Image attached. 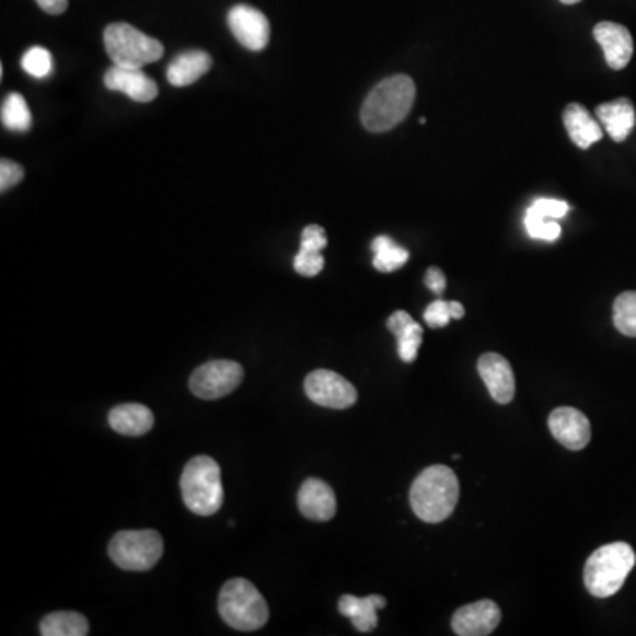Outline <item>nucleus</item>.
<instances>
[{"instance_id":"11","label":"nucleus","mask_w":636,"mask_h":636,"mask_svg":"<svg viewBox=\"0 0 636 636\" xmlns=\"http://www.w3.org/2000/svg\"><path fill=\"white\" fill-rule=\"evenodd\" d=\"M500 617L499 604L492 600H481L458 609L451 626L460 636H486L499 626Z\"/></svg>"},{"instance_id":"37","label":"nucleus","mask_w":636,"mask_h":636,"mask_svg":"<svg viewBox=\"0 0 636 636\" xmlns=\"http://www.w3.org/2000/svg\"><path fill=\"white\" fill-rule=\"evenodd\" d=\"M560 2H563V4H566V5H573V4H578V2H581V0H560Z\"/></svg>"},{"instance_id":"25","label":"nucleus","mask_w":636,"mask_h":636,"mask_svg":"<svg viewBox=\"0 0 636 636\" xmlns=\"http://www.w3.org/2000/svg\"><path fill=\"white\" fill-rule=\"evenodd\" d=\"M2 124L11 131H28L33 126V114L28 111L27 101L19 92L5 97L2 105Z\"/></svg>"},{"instance_id":"5","label":"nucleus","mask_w":636,"mask_h":636,"mask_svg":"<svg viewBox=\"0 0 636 636\" xmlns=\"http://www.w3.org/2000/svg\"><path fill=\"white\" fill-rule=\"evenodd\" d=\"M221 618L239 632H255L269 621V606L257 587L244 578L224 583L218 598Z\"/></svg>"},{"instance_id":"3","label":"nucleus","mask_w":636,"mask_h":636,"mask_svg":"<svg viewBox=\"0 0 636 636\" xmlns=\"http://www.w3.org/2000/svg\"><path fill=\"white\" fill-rule=\"evenodd\" d=\"M635 564V550L627 543L618 541L601 546L589 557L583 569L587 591L601 600L617 594Z\"/></svg>"},{"instance_id":"20","label":"nucleus","mask_w":636,"mask_h":636,"mask_svg":"<svg viewBox=\"0 0 636 636\" xmlns=\"http://www.w3.org/2000/svg\"><path fill=\"white\" fill-rule=\"evenodd\" d=\"M212 57L207 51H184L175 57L166 69V79L174 88H186L197 82L211 69Z\"/></svg>"},{"instance_id":"32","label":"nucleus","mask_w":636,"mask_h":636,"mask_svg":"<svg viewBox=\"0 0 636 636\" xmlns=\"http://www.w3.org/2000/svg\"><path fill=\"white\" fill-rule=\"evenodd\" d=\"M25 177V170L19 163L11 160L0 161V192L4 193L13 188L14 184H19Z\"/></svg>"},{"instance_id":"17","label":"nucleus","mask_w":636,"mask_h":636,"mask_svg":"<svg viewBox=\"0 0 636 636\" xmlns=\"http://www.w3.org/2000/svg\"><path fill=\"white\" fill-rule=\"evenodd\" d=\"M595 117L614 142H624L636 124L635 106L627 97H618L598 106Z\"/></svg>"},{"instance_id":"28","label":"nucleus","mask_w":636,"mask_h":636,"mask_svg":"<svg viewBox=\"0 0 636 636\" xmlns=\"http://www.w3.org/2000/svg\"><path fill=\"white\" fill-rule=\"evenodd\" d=\"M525 229L527 234L534 239H541V241H548V243H554L563 234V229L560 224L555 220H546V218H540V216L525 215Z\"/></svg>"},{"instance_id":"34","label":"nucleus","mask_w":636,"mask_h":636,"mask_svg":"<svg viewBox=\"0 0 636 636\" xmlns=\"http://www.w3.org/2000/svg\"><path fill=\"white\" fill-rule=\"evenodd\" d=\"M425 285L431 292L436 293V296H442L446 290V276L439 267H430V269L426 270L425 275Z\"/></svg>"},{"instance_id":"31","label":"nucleus","mask_w":636,"mask_h":636,"mask_svg":"<svg viewBox=\"0 0 636 636\" xmlns=\"http://www.w3.org/2000/svg\"><path fill=\"white\" fill-rule=\"evenodd\" d=\"M425 322L431 329H440V327H446L449 321L453 319L451 316V308H449L448 301H442V299H437V301L431 302L430 307L425 310Z\"/></svg>"},{"instance_id":"6","label":"nucleus","mask_w":636,"mask_h":636,"mask_svg":"<svg viewBox=\"0 0 636 636\" xmlns=\"http://www.w3.org/2000/svg\"><path fill=\"white\" fill-rule=\"evenodd\" d=\"M106 54L120 68L142 69L163 57L165 48L129 23H112L105 28Z\"/></svg>"},{"instance_id":"7","label":"nucleus","mask_w":636,"mask_h":636,"mask_svg":"<svg viewBox=\"0 0 636 636\" xmlns=\"http://www.w3.org/2000/svg\"><path fill=\"white\" fill-rule=\"evenodd\" d=\"M163 537L152 529L123 531L112 537L108 554L124 571H149L163 555Z\"/></svg>"},{"instance_id":"10","label":"nucleus","mask_w":636,"mask_h":636,"mask_svg":"<svg viewBox=\"0 0 636 636\" xmlns=\"http://www.w3.org/2000/svg\"><path fill=\"white\" fill-rule=\"evenodd\" d=\"M229 27L244 48L261 51L269 45L270 25L266 14L252 5L239 4L229 13Z\"/></svg>"},{"instance_id":"19","label":"nucleus","mask_w":636,"mask_h":636,"mask_svg":"<svg viewBox=\"0 0 636 636\" xmlns=\"http://www.w3.org/2000/svg\"><path fill=\"white\" fill-rule=\"evenodd\" d=\"M108 423L120 436H146L154 426V416L151 408L142 403H124L112 408L108 414Z\"/></svg>"},{"instance_id":"1","label":"nucleus","mask_w":636,"mask_h":636,"mask_svg":"<svg viewBox=\"0 0 636 636\" xmlns=\"http://www.w3.org/2000/svg\"><path fill=\"white\" fill-rule=\"evenodd\" d=\"M416 100V83L407 74H393L371 89L362 103L361 123L371 134H384L398 126Z\"/></svg>"},{"instance_id":"9","label":"nucleus","mask_w":636,"mask_h":636,"mask_svg":"<svg viewBox=\"0 0 636 636\" xmlns=\"http://www.w3.org/2000/svg\"><path fill=\"white\" fill-rule=\"evenodd\" d=\"M308 398L327 408L352 407L358 400V391L347 379L331 370H315L304 380Z\"/></svg>"},{"instance_id":"23","label":"nucleus","mask_w":636,"mask_h":636,"mask_svg":"<svg viewBox=\"0 0 636 636\" xmlns=\"http://www.w3.org/2000/svg\"><path fill=\"white\" fill-rule=\"evenodd\" d=\"M39 632L45 636H85L89 623L79 612H54L43 618Z\"/></svg>"},{"instance_id":"13","label":"nucleus","mask_w":636,"mask_h":636,"mask_svg":"<svg viewBox=\"0 0 636 636\" xmlns=\"http://www.w3.org/2000/svg\"><path fill=\"white\" fill-rule=\"evenodd\" d=\"M477 371L495 402L506 405L514 398L517 382L508 359L499 354H485L477 362Z\"/></svg>"},{"instance_id":"14","label":"nucleus","mask_w":636,"mask_h":636,"mask_svg":"<svg viewBox=\"0 0 636 636\" xmlns=\"http://www.w3.org/2000/svg\"><path fill=\"white\" fill-rule=\"evenodd\" d=\"M594 39L603 48L604 59L610 68L618 71L629 65L635 46L632 33L624 25L614 22L598 23L594 27Z\"/></svg>"},{"instance_id":"15","label":"nucleus","mask_w":636,"mask_h":636,"mask_svg":"<svg viewBox=\"0 0 636 636\" xmlns=\"http://www.w3.org/2000/svg\"><path fill=\"white\" fill-rule=\"evenodd\" d=\"M103 82L108 91L123 92L137 103H149L158 96L157 82L149 79L142 69L120 68L114 65L106 71Z\"/></svg>"},{"instance_id":"27","label":"nucleus","mask_w":636,"mask_h":636,"mask_svg":"<svg viewBox=\"0 0 636 636\" xmlns=\"http://www.w3.org/2000/svg\"><path fill=\"white\" fill-rule=\"evenodd\" d=\"M22 68L25 73L31 74L34 79H46L54 69L50 51L43 46H33L28 48L22 57Z\"/></svg>"},{"instance_id":"8","label":"nucleus","mask_w":636,"mask_h":636,"mask_svg":"<svg viewBox=\"0 0 636 636\" xmlns=\"http://www.w3.org/2000/svg\"><path fill=\"white\" fill-rule=\"evenodd\" d=\"M243 377L244 370L239 362L227 359L206 362L193 371L189 390L201 400L223 398L238 390Z\"/></svg>"},{"instance_id":"26","label":"nucleus","mask_w":636,"mask_h":636,"mask_svg":"<svg viewBox=\"0 0 636 636\" xmlns=\"http://www.w3.org/2000/svg\"><path fill=\"white\" fill-rule=\"evenodd\" d=\"M614 324L618 333L636 338V292H624L615 299Z\"/></svg>"},{"instance_id":"16","label":"nucleus","mask_w":636,"mask_h":636,"mask_svg":"<svg viewBox=\"0 0 636 636\" xmlns=\"http://www.w3.org/2000/svg\"><path fill=\"white\" fill-rule=\"evenodd\" d=\"M302 517L315 522H327L336 514V495L325 481L310 477L304 481L298 495Z\"/></svg>"},{"instance_id":"4","label":"nucleus","mask_w":636,"mask_h":636,"mask_svg":"<svg viewBox=\"0 0 636 636\" xmlns=\"http://www.w3.org/2000/svg\"><path fill=\"white\" fill-rule=\"evenodd\" d=\"M184 504L198 517H212L223 506L221 469L211 456H195L181 476Z\"/></svg>"},{"instance_id":"35","label":"nucleus","mask_w":636,"mask_h":636,"mask_svg":"<svg viewBox=\"0 0 636 636\" xmlns=\"http://www.w3.org/2000/svg\"><path fill=\"white\" fill-rule=\"evenodd\" d=\"M36 4L42 8L45 13L57 14L65 13L68 10V0H36Z\"/></svg>"},{"instance_id":"2","label":"nucleus","mask_w":636,"mask_h":636,"mask_svg":"<svg viewBox=\"0 0 636 636\" xmlns=\"http://www.w3.org/2000/svg\"><path fill=\"white\" fill-rule=\"evenodd\" d=\"M460 497L456 474L446 465H433L416 477L410 488V506L423 522L439 523L453 514Z\"/></svg>"},{"instance_id":"24","label":"nucleus","mask_w":636,"mask_h":636,"mask_svg":"<svg viewBox=\"0 0 636 636\" xmlns=\"http://www.w3.org/2000/svg\"><path fill=\"white\" fill-rule=\"evenodd\" d=\"M371 250L375 253L373 267L380 273H394L402 269L408 262L407 250L394 243L388 235H379L371 244Z\"/></svg>"},{"instance_id":"21","label":"nucleus","mask_w":636,"mask_h":636,"mask_svg":"<svg viewBox=\"0 0 636 636\" xmlns=\"http://www.w3.org/2000/svg\"><path fill=\"white\" fill-rule=\"evenodd\" d=\"M385 600L382 595H368V598H356V595H342L339 598V614L352 621L354 627L361 633H370L379 624L377 612L384 609Z\"/></svg>"},{"instance_id":"22","label":"nucleus","mask_w":636,"mask_h":636,"mask_svg":"<svg viewBox=\"0 0 636 636\" xmlns=\"http://www.w3.org/2000/svg\"><path fill=\"white\" fill-rule=\"evenodd\" d=\"M388 327L398 339V356L402 361H416L423 344V327L407 312H394L388 319Z\"/></svg>"},{"instance_id":"12","label":"nucleus","mask_w":636,"mask_h":636,"mask_svg":"<svg viewBox=\"0 0 636 636\" xmlns=\"http://www.w3.org/2000/svg\"><path fill=\"white\" fill-rule=\"evenodd\" d=\"M548 426L555 440L571 451H580L591 440V423L578 408H555L550 414Z\"/></svg>"},{"instance_id":"30","label":"nucleus","mask_w":636,"mask_h":636,"mask_svg":"<svg viewBox=\"0 0 636 636\" xmlns=\"http://www.w3.org/2000/svg\"><path fill=\"white\" fill-rule=\"evenodd\" d=\"M324 264L325 261L321 252H310V250H302V247L293 258V269L307 278L319 275L324 269Z\"/></svg>"},{"instance_id":"18","label":"nucleus","mask_w":636,"mask_h":636,"mask_svg":"<svg viewBox=\"0 0 636 636\" xmlns=\"http://www.w3.org/2000/svg\"><path fill=\"white\" fill-rule=\"evenodd\" d=\"M564 126L575 146L589 149L603 138V126L592 117L586 106L580 103H569L564 111Z\"/></svg>"},{"instance_id":"29","label":"nucleus","mask_w":636,"mask_h":636,"mask_svg":"<svg viewBox=\"0 0 636 636\" xmlns=\"http://www.w3.org/2000/svg\"><path fill=\"white\" fill-rule=\"evenodd\" d=\"M527 212L529 215L540 216V218H546V220H560V218L568 215L569 206L568 201L557 200V198H537L527 209Z\"/></svg>"},{"instance_id":"36","label":"nucleus","mask_w":636,"mask_h":636,"mask_svg":"<svg viewBox=\"0 0 636 636\" xmlns=\"http://www.w3.org/2000/svg\"><path fill=\"white\" fill-rule=\"evenodd\" d=\"M449 308H451V316L456 319V321H460V319H463V315H465V308H463L460 302L449 301Z\"/></svg>"},{"instance_id":"33","label":"nucleus","mask_w":636,"mask_h":636,"mask_svg":"<svg viewBox=\"0 0 636 636\" xmlns=\"http://www.w3.org/2000/svg\"><path fill=\"white\" fill-rule=\"evenodd\" d=\"M325 246H327V238H325V230L322 229L321 224H308L307 229L302 230V250L322 253Z\"/></svg>"}]
</instances>
